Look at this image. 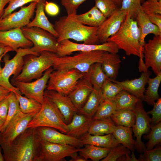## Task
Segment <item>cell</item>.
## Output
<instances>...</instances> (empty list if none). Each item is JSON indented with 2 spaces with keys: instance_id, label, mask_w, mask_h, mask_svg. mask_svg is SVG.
<instances>
[{
  "instance_id": "obj_27",
  "label": "cell",
  "mask_w": 161,
  "mask_h": 161,
  "mask_svg": "<svg viewBox=\"0 0 161 161\" xmlns=\"http://www.w3.org/2000/svg\"><path fill=\"white\" fill-rule=\"evenodd\" d=\"M136 21L141 33L140 43L143 46L145 39L149 34L154 35H161V30L155 25L152 23L147 15L140 9L138 13Z\"/></svg>"
},
{
  "instance_id": "obj_52",
  "label": "cell",
  "mask_w": 161,
  "mask_h": 161,
  "mask_svg": "<svg viewBox=\"0 0 161 161\" xmlns=\"http://www.w3.org/2000/svg\"><path fill=\"white\" fill-rule=\"evenodd\" d=\"M146 15L150 21L161 30V14L152 13Z\"/></svg>"
},
{
  "instance_id": "obj_9",
  "label": "cell",
  "mask_w": 161,
  "mask_h": 161,
  "mask_svg": "<svg viewBox=\"0 0 161 161\" xmlns=\"http://www.w3.org/2000/svg\"><path fill=\"white\" fill-rule=\"evenodd\" d=\"M86 73L75 69L54 70L49 75L47 89L68 95Z\"/></svg>"
},
{
  "instance_id": "obj_26",
  "label": "cell",
  "mask_w": 161,
  "mask_h": 161,
  "mask_svg": "<svg viewBox=\"0 0 161 161\" xmlns=\"http://www.w3.org/2000/svg\"><path fill=\"white\" fill-rule=\"evenodd\" d=\"M121 61L117 53L106 52L101 63L103 70L109 78L116 80L118 73Z\"/></svg>"
},
{
  "instance_id": "obj_8",
  "label": "cell",
  "mask_w": 161,
  "mask_h": 161,
  "mask_svg": "<svg viewBox=\"0 0 161 161\" xmlns=\"http://www.w3.org/2000/svg\"><path fill=\"white\" fill-rule=\"evenodd\" d=\"M16 52V55L11 59H10L9 56L7 53L3 57L4 65L0 74V85L8 89L15 94L22 95L19 90L10 82V78L13 75L15 77L20 73L24 64V56L29 55H38L39 53L32 52L30 48H20Z\"/></svg>"
},
{
  "instance_id": "obj_31",
  "label": "cell",
  "mask_w": 161,
  "mask_h": 161,
  "mask_svg": "<svg viewBox=\"0 0 161 161\" xmlns=\"http://www.w3.org/2000/svg\"><path fill=\"white\" fill-rule=\"evenodd\" d=\"M115 126L110 117L93 120L88 133L94 135L112 134Z\"/></svg>"
},
{
  "instance_id": "obj_61",
  "label": "cell",
  "mask_w": 161,
  "mask_h": 161,
  "mask_svg": "<svg viewBox=\"0 0 161 161\" xmlns=\"http://www.w3.org/2000/svg\"><path fill=\"white\" fill-rule=\"evenodd\" d=\"M4 123V122L0 119V131Z\"/></svg>"
},
{
  "instance_id": "obj_56",
  "label": "cell",
  "mask_w": 161,
  "mask_h": 161,
  "mask_svg": "<svg viewBox=\"0 0 161 161\" xmlns=\"http://www.w3.org/2000/svg\"><path fill=\"white\" fill-rule=\"evenodd\" d=\"M125 156H124V157L122 158V159H120V160L122 161H139L138 159H137L135 157L134 152H132L131 154V157H130L129 155V154H127L125 155Z\"/></svg>"
},
{
  "instance_id": "obj_37",
  "label": "cell",
  "mask_w": 161,
  "mask_h": 161,
  "mask_svg": "<svg viewBox=\"0 0 161 161\" xmlns=\"http://www.w3.org/2000/svg\"><path fill=\"white\" fill-rule=\"evenodd\" d=\"M93 88L100 89L105 81L109 78L102 70L101 63L93 64L88 71Z\"/></svg>"
},
{
  "instance_id": "obj_55",
  "label": "cell",
  "mask_w": 161,
  "mask_h": 161,
  "mask_svg": "<svg viewBox=\"0 0 161 161\" xmlns=\"http://www.w3.org/2000/svg\"><path fill=\"white\" fill-rule=\"evenodd\" d=\"M11 51H14L11 48L0 43V56L5 53Z\"/></svg>"
},
{
  "instance_id": "obj_14",
  "label": "cell",
  "mask_w": 161,
  "mask_h": 161,
  "mask_svg": "<svg viewBox=\"0 0 161 161\" xmlns=\"http://www.w3.org/2000/svg\"><path fill=\"white\" fill-rule=\"evenodd\" d=\"M37 3L32 2L27 6L21 7L18 11L12 13L2 18L0 20V30L26 26L34 15Z\"/></svg>"
},
{
  "instance_id": "obj_44",
  "label": "cell",
  "mask_w": 161,
  "mask_h": 161,
  "mask_svg": "<svg viewBox=\"0 0 161 161\" xmlns=\"http://www.w3.org/2000/svg\"><path fill=\"white\" fill-rule=\"evenodd\" d=\"M129 149L122 145L110 148L106 156L102 161H115L123 155L129 153Z\"/></svg>"
},
{
  "instance_id": "obj_13",
  "label": "cell",
  "mask_w": 161,
  "mask_h": 161,
  "mask_svg": "<svg viewBox=\"0 0 161 161\" xmlns=\"http://www.w3.org/2000/svg\"><path fill=\"white\" fill-rule=\"evenodd\" d=\"M54 70L52 67L46 71L42 75L32 82H23L13 80L12 84L27 97L32 98L41 104L44 98L45 89L50 73Z\"/></svg>"
},
{
  "instance_id": "obj_40",
  "label": "cell",
  "mask_w": 161,
  "mask_h": 161,
  "mask_svg": "<svg viewBox=\"0 0 161 161\" xmlns=\"http://www.w3.org/2000/svg\"><path fill=\"white\" fill-rule=\"evenodd\" d=\"M103 100H113L122 88L117 83L109 79L105 81L101 88Z\"/></svg>"
},
{
  "instance_id": "obj_7",
  "label": "cell",
  "mask_w": 161,
  "mask_h": 161,
  "mask_svg": "<svg viewBox=\"0 0 161 161\" xmlns=\"http://www.w3.org/2000/svg\"><path fill=\"white\" fill-rule=\"evenodd\" d=\"M34 161H61L77 154L82 148L66 144H58L37 139Z\"/></svg>"
},
{
  "instance_id": "obj_54",
  "label": "cell",
  "mask_w": 161,
  "mask_h": 161,
  "mask_svg": "<svg viewBox=\"0 0 161 161\" xmlns=\"http://www.w3.org/2000/svg\"><path fill=\"white\" fill-rule=\"evenodd\" d=\"M11 0H0V20L4 14V7Z\"/></svg>"
},
{
  "instance_id": "obj_46",
  "label": "cell",
  "mask_w": 161,
  "mask_h": 161,
  "mask_svg": "<svg viewBox=\"0 0 161 161\" xmlns=\"http://www.w3.org/2000/svg\"><path fill=\"white\" fill-rule=\"evenodd\" d=\"M138 159L141 161H161V148L159 147L150 150L145 149Z\"/></svg>"
},
{
  "instance_id": "obj_11",
  "label": "cell",
  "mask_w": 161,
  "mask_h": 161,
  "mask_svg": "<svg viewBox=\"0 0 161 161\" xmlns=\"http://www.w3.org/2000/svg\"><path fill=\"white\" fill-rule=\"evenodd\" d=\"M119 49L114 42L107 41L100 44H86L73 42L65 39L58 42L55 52L59 57L69 55L76 51L89 52L100 50L110 53H117Z\"/></svg>"
},
{
  "instance_id": "obj_18",
  "label": "cell",
  "mask_w": 161,
  "mask_h": 161,
  "mask_svg": "<svg viewBox=\"0 0 161 161\" xmlns=\"http://www.w3.org/2000/svg\"><path fill=\"white\" fill-rule=\"evenodd\" d=\"M35 129L36 138L38 140L55 143L68 144L78 148L83 146L79 138L59 132L55 129L41 126Z\"/></svg>"
},
{
  "instance_id": "obj_49",
  "label": "cell",
  "mask_w": 161,
  "mask_h": 161,
  "mask_svg": "<svg viewBox=\"0 0 161 161\" xmlns=\"http://www.w3.org/2000/svg\"><path fill=\"white\" fill-rule=\"evenodd\" d=\"M156 102L153 104V108L152 110L147 112L148 114H151V118L152 124H156L161 122V98H160Z\"/></svg>"
},
{
  "instance_id": "obj_6",
  "label": "cell",
  "mask_w": 161,
  "mask_h": 161,
  "mask_svg": "<svg viewBox=\"0 0 161 161\" xmlns=\"http://www.w3.org/2000/svg\"><path fill=\"white\" fill-rule=\"evenodd\" d=\"M106 52L96 50L80 52L73 56L62 57L57 55L52 66L54 70L75 69L81 72H87L92 65L102 63Z\"/></svg>"
},
{
  "instance_id": "obj_4",
  "label": "cell",
  "mask_w": 161,
  "mask_h": 161,
  "mask_svg": "<svg viewBox=\"0 0 161 161\" xmlns=\"http://www.w3.org/2000/svg\"><path fill=\"white\" fill-rule=\"evenodd\" d=\"M41 126L52 128L65 134L67 131V124L59 109L53 102L44 96L41 109L30 122L27 128Z\"/></svg>"
},
{
  "instance_id": "obj_33",
  "label": "cell",
  "mask_w": 161,
  "mask_h": 161,
  "mask_svg": "<svg viewBox=\"0 0 161 161\" xmlns=\"http://www.w3.org/2000/svg\"><path fill=\"white\" fill-rule=\"evenodd\" d=\"M161 82V72L153 78H149L148 86L144 92L143 101L149 105H153L155 101L160 97L158 90Z\"/></svg>"
},
{
  "instance_id": "obj_22",
  "label": "cell",
  "mask_w": 161,
  "mask_h": 161,
  "mask_svg": "<svg viewBox=\"0 0 161 161\" xmlns=\"http://www.w3.org/2000/svg\"><path fill=\"white\" fill-rule=\"evenodd\" d=\"M151 74V72L148 70L143 72L139 78L133 80L119 81L109 78V79L118 84L123 90L143 101L144 92L145 90V86Z\"/></svg>"
},
{
  "instance_id": "obj_48",
  "label": "cell",
  "mask_w": 161,
  "mask_h": 161,
  "mask_svg": "<svg viewBox=\"0 0 161 161\" xmlns=\"http://www.w3.org/2000/svg\"><path fill=\"white\" fill-rule=\"evenodd\" d=\"M86 0H61V4L64 7L67 15L77 12L79 7Z\"/></svg>"
},
{
  "instance_id": "obj_42",
  "label": "cell",
  "mask_w": 161,
  "mask_h": 161,
  "mask_svg": "<svg viewBox=\"0 0 161 161\" xmlns=\"http://www.w3.org/2000/svg\"><path fill=\"white\" fill-rule=\"evenodd\" d=\"M141 0H122L121 10L125 11L134 19L140 10Z\"/></svg>"
},
{
  "instance_id": "obj_28",
  "label": "cell",
  "mask_w": 161,
  "mask_h": 161,
  "mask_svg": "<svg viewBox=\"0 0 161 161\" xmlns=\"http://www.w3.org/2000/svg\"><path fill=\"white\" fill-rule=\"evenodd\" d=\"M103 100L101 89H93L87 100L79 110L80 114L92 118Z\"/></svg>"
},
{
  "instance_id": "obj_39",
  "label": "cell",
  "mask_w": 161,
  "mask_h": 161,
  "mask_svg": "<svg viewBox=\"0 0 161 161\" xmlns=\"http://www.w3.org/2000/svg\"><path fill=\"white\" fill-rule=\"evenodd\" d=\"M151 131L147 135L145 136V138L148 139L146 144V149L150 150L153 148L157 145L161 141V122L156 124H150Z\"/></svg>"
},
{
  "instance_id": "obj_21",
  "label": "cell",
  "mask_w": 161,
  "mask_h": 161,
  "mask_svg": "<svg viewBox=\"0 0 161 161\" xmlns=\"http://www.w3.org/2000/svg\"><path fill=\"white\" fill-rule=\"evenodd\" d=\"M0 43L15 51L20 48H29L33 46L32 43L25 36L20 28L0 30Z\"/></svg>"
},
{
  "instance_id": "obj_15",
  "label": "cell",
  "mask_w": 161,
  "mask_h": 161,
  "mask_svg": "<svg viewBox=\"0 0 161 161\" xmlns=\"http://www.w3.org/2000/svg\"><path fill=\"white\" fill-rule=\"evenodd\" d=\"M142 102L140 101L137 103L133 110L135 120L132 128L134 136L136 138L135 148L138 152L141 153H143L144 150L146 149L142 141L141 137L143 134L149 132L151 123V118L145 111Z\"/></svg>"
},
{
  "instance_id": "obj_50",
  "label": "cell",
  "mask_w": 161,
  "mask_h": 161,
  "mask_svg": "<svg viewBox=\"0 0 161 161\" xmlns=\"http://www.w3.org/2000/svg\"><path fill=\"white\" fill-rule=\"evenodd\" d=\"M9 105V95L0 102V119L5 122L7 116Z\"/></svg>"
},
{
  "instance_id": "obj_43",
  "label": "cell",
  "mask_w": 161,
  "mask_h": 161,
  "mask_svg": "<svg viewBox=\"0 0 161 161\" xmlns=\"http://www.w3.org/2000/svg\"><path fill=\"white\" fill-rule=\"evenodd\" d=\"M95 6L106 18L118 7L112 0H95Z\"/></svg>"
},
{
  "instance_id": "obj_57",
  "label": "cell",
  "mask_w": 161,
  "mask_h": 161,
  "mask_svg": "<svg viewBox=\"0 0 161 161\" xmlns=\"http://www.w3.org/2000/svg\"><path fill=\"white\" fill-rule=\"evenodd\" d=\"M70 161H87L84 157L80 155H76L71 157Z\"/></svg>"
},
{
  "instance_id": "obj_59",
  "label": "cell",
  "mask_w": 161,
  "mask_h": 161,
  "mask_svg": "<svg viewBox=\"0 0 161 161\" xmlns=\"http://www.w3.org/2000/svg\"><path fill=\"white\" fill-rule=\"evenodd\" d=\"M1 148L0 147V161H4L5 160L4 156L3 155L1 152Z\"/></svg>"
},
{
  "instance_id": "obj_63",
  "label": "cell",
  "mask_w": 161,
  "mask_h": 161,
  "mask_svg": "<svg viewBox=\"0 0 161 161\" xmlns=\"http://www.w3.org/2000/svg\"><path fill=\"white\" fill-rule=\"evenodd\" d=\"M145 0H141V3H143Z\"/></svg>"
},
{
  "instance_id": "obj_38",
  "label": "cell",
  "mask_w": 161,
  "mask_h": 161,
  "mask_svg": "<svg viewBox=\"0 0 161 161\" xmlns=\"http://www.w3.org/2000/svg\"><path fill=\"white\" fill-rule=\"evenodd\" d=\"M116 110L115 104L113 100H103L99 106L92 119L94 120L110 117Z\"/></svg>"
},
{
  "instance_id": "obj_5",
  "label": "cell",
  "mask_w": 161,
  "mask_h": 161,
  "mask_svg": "<svg viewBox=\"0 0 161 161\" xmlns=\"http://www.w3.org/2000/svg\"><path fill=\"white\" fill-rule=\"evenodd\" d=\"M57 55L47 51L41 52L38 55H28L21 71L13 80L27 82L39 78L44 72L53 66Z\"/></svg>"
},
{
  "instance_id": "obj_51",
  "label": "cell",
  "mask_w": 161,
  "mask_h": 161,
  "mask_svg": "<svg viewBox=\"0 0 161 161\" xmlns=\"http://www.w3.org/2000/svg\"><path fill=\"white\" fill-rule=\"evenodd\" d=\"M44 10L49 15L54 16L58 14L60 9L56 4L46 1L44 6Z\"/></svg>"
},
{
  "instance_id": "obj_12",
  "label": "cell",
  "mask_w": 161,
  "mask_h": 161,
  "mask_svg": "<svg viewBox=\"0 0 161 161\" xmlns=\"http://www.w3.org/2000/svg\"><path fill=\"white\" fill-rule=\"evenodd\" d=\"M37 113L25 114L18 112L10 121L5 129L0 132V145L1 148L10 144L27 128V125Z\"/></svg>"
},
{
  "instance_id": "obj_60",
  "label": "cell",
  "mask_w": 161,
  "mask_h": 161,
  "mask_svg": "<svg viewBox=\"0 0 161 161\" xmlns=\"http://www.w3.org/2000/svg\"><path fill=\"white\" fill-rule=\"evenodd\" d=\"M7 53H4L0 56V74L1 73V71L2 69V68H1V65H0V62L2 58H3V57Z\"/></svg>"
},
{
  "instance_id": "obj_25",
  "label": "cell",
  "mask_w": 161,
  "mask_h": 161,
  "mask_svg": "<svg viewBox=\"0 0 161 161\" xmlns=\"http://www.w3.org/2000/svg\"><path fill=\"white\" fill-rule=\"evenodd\" d=\"M79 138L83 146L90 145L111 148L120 144L116 141L112 134L106 135H94L87 132Z\"/></svg>"
},
{
  "instance_id": "obj_34",
  "label": "cell",
  "mask_w": 161,
  "mask_h": 161,
  "mask_svg": "<svg viewBox=\"0 0 161 161\" xmlns=\"http://www.w3.org/2000/svg\"><path fill=\"white\" fill-rule=\"evenodd\" d=\"M84 148L79 151L80 155L87 160L90 159L93 161H98L106 157L110 148L90 145H85Z\"/></svg>"
},
{
  "instance_id": "obj_1",
  "label": "cell",
  "mask_w": 161,
  "mask_h": 161,
  "mask_svg": "<svg viewBox=\"0 0 161 161\" xmlns=\"http://www.w3.org/2000/svg\"><path fill=\"white\" fill-rule=\"evenodd\" d=\"M76 13L60 17L55 21L53 25L58 35V42L65 39H72L86 44L100 43L97 35L98 27L82 24L77 18Z\"/></svg>"
},
{
  "instance_id": "obj_58",
  "label": "cell",
  "mask_w": 161,
  "mask_h": 161,
  "mask_svg": "<svg viewBox=\"0 0 161 161\" xmlns=\"http://www.w3.org/2000/svg\"><path fill=\"white\" fill-rule=\"evenodd\" d=\"M113 1L118 8H120L122 0H112Z\"/></svg>"
},
{
  "instance_id": "obj_17",
  "label": "cell",
  "mask_w": 161,
  "mask_h": 161,
  "mask_svg": "<svg viewBox=\"0 0 161 161\" xmlns=\"http://www.w3.org/2000/svg\"><path fill=\"white\" fill-rule=\"evenodd\" d=\"M127 14L118 8L98 27L97 35L100 43L106 42L118 31Z\"/></svg>"
},
{
  "instance_id": "obj_3",
  "label": "cell",
  "mask_w": 161,
  "mask_h": 161,
  "mask_svg": "<svg viewBox=\"0 0 161 161\" xmlns=\"http://www.w3.org/2000/svg\"><path fill=\"white\" fill-rule=\"evenodd\" d=\"M37 139L35 128H27L9 145L1 148L6 161H34Z\"/></svg>"
},
{
  "instance_id": "obj_41",
  "label": "cell",
  "mask_w": 161,
  "mask_h": 161,
  "mask_svg": "<svg viewBox=\"0 0 161 161\" xmlns=\"http://www.w3.org/2000/svg\"><path fill=\"white\" fill-rule=\"evenodd\" d=\"M9 105L7 117L0 132L4 129L14 116L21 111L15 94L11 92L9 95Z\"/></svg>"
},
{
  "instance_id": "obj_30",
  "label": "cell",
  "mask_w": 161,
  "mask_h": 161,
  "mask_svg": "<svg viewBox=\"0 0 161 161\" xmlns=\"http://www.w3.org/2000/svg\"><path fill=\"white\" fill-rule=\"evenodd\" d=\"M78 19L82 24L93 27H98L106 18L95 5L86 12L76 15Z\"/></svg>"
},
{
  "instance_id": "obj_10",
  "label": "cell",
  "mask_w": 161,
  "mask_h": 161,
  "mask_svg": "<svg viewBox=\"0 0 161 161\" xmlns=\"http://www.w3.org/2000/svg\"><path fill=\"white\" fill-rule=\"evenodd\" d=\"M25 36L33 44L31 51L39 53L44 51L55 53L58 43L57 38L48 31L37 27L21 28Z\"/></svg>"
},
{
  "instance_id": "obj_19",
  "label": "cell",
  "mask_w": 161,
  "mask_h": 161,
  "mask_svg": "<svg viewBox=\"0 0 161 161\" xmlns=\"http://www.w3.org/2000/svg\"><path fill=\"white\" fill-rule=\"evenodd\" d=\"M44 95L55 104L63 116L66 124L71 121L74 113L78 112V110L68 95L46 89L44 91Z\"/></svg>"
},
{
  "instance_id": "obj_47",
  "label": "cell",
  "mask_w": 161,
  "mask_h": 161,
  "mask_svg": "<svg viewBox=\"0 0 161 161\" xmlns=\"http://www.w3.org/2000/svg\"><path fill=\"white\" fill-rule=\"evenodd\" d=\"M39 0H11L6 8H5L2 18L12 13L17 8L22 7L25 4L33 2H38ZM1 18V19H2Z\"/></svg>"
},
{
  "instance_id": "obj_16",
  "label": "cell",
  "mask_w": 161,
  "mask_h": 161,
  "mask_svg": "<svg viewBox=\"0 0 161 161\" xmlns=\"http://www.w3.org/2000/svg\"><path fill=\"white\" fill-rule=\"evenodd\" d=\"M143 52L145 69L151 67L156 75L161 72V35H154L145 42Z\"/></svg>"
},
{
  "instance_id": "obj_35",
  "label": "cell",
  "mask_w": 161,
  "mask_h": 161,
  "mask_svg": "<svg viewBox=\"0 0 161 161\" xmlns=\"http://www.w3.org/2000/svg\"><path fill=\"white\" fill-rule=\"evenodd\" d=\"M110 117L117 125L131 128L134 125L135 120L133 110L129 109L116 110Z\"/></svg>"
},
{
  "instance_id": "obj_24",
  "label": "cell",
  "mask_w": 161,
  "mask_h": 161,
  "mask_svg": "<svg viewBox=\"0 0 161 161\" xmlns=\"http://www.w3.org/2000/svg\"><path fill=\"white\" fill-rule=\"evenodd\" d=\"M46 1V0H39L37 2L35 11V16L26 27L40 28L48 31L57 38L58 35L54 29V25L49 22L45 13L44 6Z\"/></svg>"
},
{
  "instance_id": "obj_45",
  "label": "cell",
  "mask_w": 161,
  "mask_h": 161,
  "mask_svg": "<svg viewBox=\"0 0 161 161\" xmlns=\"http://www.w3.org/2000/svg\"><path fill=\"white\" fill-rule=\"evenodd\" d=\"M140 9L146 15L152 13L161 14V0H146L141 4Z\"/></svg>"
},
{
  "instance_id": "obj_36",
  "label": "cell",
  "mask_w": 161,
  "mask_h": 161,
  "mask_svg": "<svg viewBox=\"0 0 161 161\" xmlns=\"http://www.w3.org/2000/svg\"><path fill=\"white\" fill-rule=\"evenodd\" d=\"M18 102L21 111L25 114L37 113L41 108V104L31 98L22 96L21 94H15Z\"/></svg>"
},
{
  "instance_id": "obj_29",
  "label": "cell",
  "mask_w": 161,
  "mask_h": 161,
  "mask_svg": "<svg viewBox=\"0 0 161 161\" xmlns=\"http://www.w3.org/2000/svg\"><path fill=\"white\" fill-rule=\"evenodd\" d=\"M131 128L120 125L115 126L112 133L115 139L119 143L131 151L135 148L136 141L132 137Z\"/></svg>"
},
{
  "instance_id": "obj_53",
  "label": "cell",
  "mask_w": 161,
  "mask_h": 161,
  "mask_svg": "<svg viewBox=\"0 0 161 161\" xmlns=\"http://www.w3.org/2000/svg\"><path fill=\"white\" fill-rule=\"evenodd\" d=\"M10 92L8 89L0 85V102L7 97Z\"/></svg>"
},
{
  "instance_id": "obj_32",
  "label": "cell",
  "mask_w": 161,
  "mask_h": 161,
  "mask_svg": "<svg viewBox=\"0 0 161 161\" xmlns=\"http://www.w3.org/2000/svg\"><path fill=\"white\" fill-rule=\"evenodd\" d=\"M113 100L115 104L116 110L123 109L133 110L137 103L142 101L124 90L120 91Z\"/></svg>"
},
{
  "instance_id": "obj_2",
  "label": "cell",
  "mask_w": 161,
  "mask_h": 161,
  "mask_svg": "<svg viewBox=\"0 0 161 161\" xmlns=\"http://www.w3.org/2000/svg\"><path fill=\"white\" fill-rule=\"evenodd\" d=\"M140 36L137 21L127 14L118 31L107 41L114 42L127 55L143 57V46L140 43Z\"/></svg>"
},
{
  "instance_id": "obj_62",
  "label": "cell",
  "mask_w": 161,
  "mask_h": 161,
  "mask_svg": "<svg viewBox=\"0 0 161 161\" xmlns=\"http://www.w3.org/2000/svg\"><path fill=\"white\" fill-rule=\"evenodd\" d=\"M150 0V1H158L159 0Z\"/></svg>"
},
{
  "instance_id": "obj_23",
  "label": "cell",
  "mask_w": 161,
  "mask_h": 161,
  "mask_svg": "<svg viewBox=\"0 0 161 161\" xmlns=\"http://www.w3.org/2000/svg\"><path fill=\"white\" fill-rule=\"evenodd\" d=\"M93 120L92 118L75 112L71 121L67 124L66 134L80 138L88 132Z\"/></svg>"
},
{
  "instance_id": "obj_20",
  "label": "cell",
  "mask_w": 161,
  "mask_h": 161,
  "mask_svg": "<svg viewBox=\"0 0 161 161\" xmlns=\"http://www.w3.org/2000/svg\"><path fill=\"white\" fill-rule=\"evenodd\" d=\"M93 89L88 72L80 79L68 95L79 111L85 104Z\"/></svg>"
}]
</instances>
